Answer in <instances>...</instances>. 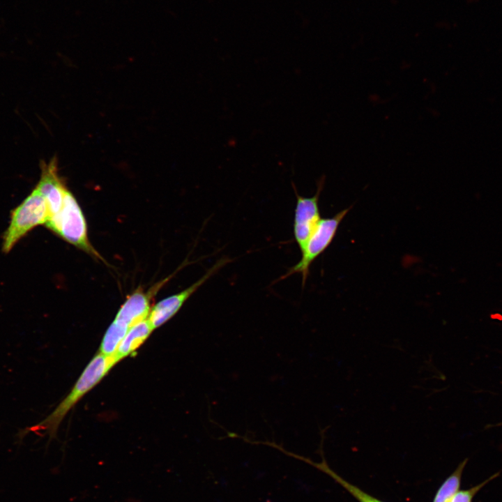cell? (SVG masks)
Instances as JSON below:
<instances>
[{
  "label": "cell",
  "instance_id": "obj_2",
  "mask_svg": "<svg viewBox=\"0 0 502 502\" xmlns=\"http://www.w3.org/2000/svg\"><path fill=\"white\" fill-rule=\"evenodd\" d=\"M46 226L67 242L90 254L100 257L89 242L82 211L69 190H66L60 211L48 220Z\"/></svg>",
  "mask_w": 502,
  "mask_h": 502
},
{
  "label": "cell",
  "instance_id": "obj_6",
  "mask_svg": "<svg viewBox=\"0 0 502 502\" xmlns=\"http://www.w3.org/2000/svg\"><path fill=\"white\" fill-rule=\"evenodd\" d=\"M230 261L229 258H221L195 283L183 291L168 296L157 303L149 312L148 320L153 329L165 324L181 308L185 301L212 275Z\"/></svg>",
  "mask_w": 502,
  "mask_h": 502
},
{
  "label": "cell",
  "instance_id": "obj_10",
  "mask_svg": "<svg viewBox=\"0 0 502 502\" xmlns=\"http://www.w3.org/2000/svg\"><path fill=\"white\" fill-rule=\"evenodd\" d=\"M301 459L307 462L330 476L335 481L350 493L358 502H383L342 478L328 466L324 458L320 463L312 462L310 460L303 457H301Z\"/></svg>",
  "mask_w": 502,
  "mask_h": 502
},
{
  "label": "cell",
  "instance_id": "obj_8",
  "mask_svg": "<svg viewBox=\"0 0 502 502\" xmlns=\"http://www.w3.org/2000/svg\"><path fill=\"white\" fill-rule=\"evenodd\" d=\"M41 169L40 179L36 188L46 201L50 219L60 211L67 189L59 176L54 158L48 163L43 162Z\"/></svg>",
  "mask_w": 502,
  "mask_h": 502
},
{
  "label": "cell",
  "instance_id": "obj_1",
  "mask_svg": "<svg viewBox=\"0 0 502 502\" xmlns=\"http://www.w3.org/2000/svg\"><path fill=\"white\" fill-rule=\"evenodd\" d=\"M113 366L109 356L98 353L87 365L72 390L56 409L37 425L20 431L21 436L29 432H37L42 430H45L50 437L54 436L60 423L70 409L94 387Z\"/></svg>",
  "mask_w": 502,
  "mask_h": 502
},
{
  "label": "cell",
  "instance_id": "obj_7",
  "mask_svg": "<svg viewBox=\"0 0 502 502\" xmlns=\"http://www.w3.org/2000/svg\"><path fill=\"white\" fill-rule=\"evenodd\" d=\"M167 280L155 285L153 289L146 292L141 289L133 292L119 308L113 321L128 331L135 324L146 319L151 309V297Z\"/></svg>",
  "mask_w": 502,
  "mask_h": 502
},
{
  "label": "cell",
  "instance_id": "obj_3",
  "mask_svg": "<svg viewBox=\"0 0 502 502\" xmlns=\"http://www.w3.org/2000/svg\"><path fill=\"white\" fill-rule=\"evenodd\" d=\"M49 211L46 201L36 188L12 212L10 222L5 232L3 251L8 252L14 245L34 227L46 225Z\"/></svg>",
  "mask_w": 502,
  "mask_h": 502
},
{
  "label": "cell",
  "instance_id": "obj_12",
  "mask_svg": "<svg viewBox=\"0 0 502 502\" xmlns=\"http://www.w3.org/2000/svg\"><path fill=\"white\" fill-rule=\"evenodd\" d=\"M499 473H494L481 483L475 485L470 489L458 490L453 496L450 502H472L475 495L488 482L499 476Z\"/></svg>",
  "mask_w": 502,
  "mask_h": 502
},
{
  "label": "cell",
  "instance_id": "obj_9",
  "mask_svg": "<svg viewBox=\"0 0 502 502\" xmlns=\"http://www.w3.org/2000/svg\"><path fill=\"white\" fill-rule=\"evenodd\" d=\"M148 318L131 327L119 344L116 351L109 356L114 365L123 358L133 353L149 336L153 330Z\"/></svg>",
  "mask_w": 502,
  "mask_h": 502
},
{
  "label": "cell",
  "instance_id": "obj_11",
  "mask_svg": "<svg viewBox=\"0 0 502 502\" xmlns=\"http://www.w3.org/2000/svg\"><path fill=\"white\" fill-rule=\"evenodd\" d=\"M467 459L462 462L457 469L450 475L437 490L433 502H450L459 490L462 476L467 462Z\"/></svg>",
  "mask_w": 502,
  "mask_h": 502
},
{
  "label": "cell",
  "instance_id": "obj_5",
  "mask_svg": "<svg viewBox=\"0 0 502 502\" xmlns=\"http://www.w3.org/2000/svg\"><path fill=\"white\" fill-rule=\"evenodd\" d=\"M326 176L322 175L317 183L316 193L310 197L300 195L294 183L292 186L296 197L293 231L294 240L301 252L321 220L319 200L325 184Z\"/></svg>",
  "mask_w": 502,
  "mask_h": 502
},
{
  "label": "cell",
  "instance_id": "obj_4",
  "mask_svg": "<svg viewBox=\"0 0 502 502\" xmlns=\"http://www.w3.org/2000/svg\"><path fill=\"white\" fill-rule=\"evenodd\" d=\"M351 208V207L349 206L331 218H321L304 249L301 251L302 255L300 261L291 267L280 277V280L285 279L294 273H300L302 276V285H305L311 264L331 244L341 222Z\"/></svg>",
  "mask_w": 502,
  "mask_h": 502
}]
</instances>
